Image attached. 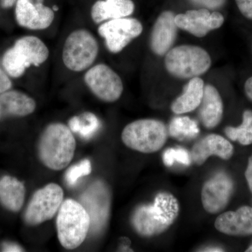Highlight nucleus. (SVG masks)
I'll list each match as a JSON object with an SVG mask.
<instances>
[{"mask_svg": "<svg viewBox=\"0 0 252 252\" xmlns=\"http://www.w3.org/2000/svg\"><path fill=\"white\" fill-rule=\"evenodd\" d=\"M178 200L169 192L158 193L152 205H142L132 216V225L142 236L158 235L166 231L180 215Z\"/></svg>", "mask_w": 252, "mask_h": 252, "instance_id": "nucleus-1", "label": "nucleus"}, {"mask_svg": "<svg viewBox=\"0 0 252 252\" xmlns=\"http://www.w3.org/2000/svg\"><path fill=\"white\" fill-rule=\"evenodd\" d=\"M75 149L76 140L70 128L61 123H54L41 134L38 150L44 165L59 171L70 163Z\"/></svg>", "mask_w": 252, "mask_h": 252, "instance_id": "nucleus-2", "label": "nucleus"}, {"mask_svg": "<svg viewBox=\"0 0 252 252\" xmlns=\"http://www.w3.org/2000/svg\"><path fill=\"white\" fill-rule=\"evenodd\" d=\"M50 51L40 38L24 36L4 53L2 67L9 77H22L31 67H39L49 59Z\"/></svg>", "mask_w": 252, "mask_h": 252, "instance_id": "nucleus-3", "label": "nucleus"}, {"mask_svg": "<svg viewBox=\"0 0 252 252\" xmlns=\"http://www.w3.org/2000/svg\"><path fill=\"white\" fill-rule=\"evenodd\" d=\"M56 225L61 245L67 250H74L80 246L87 237L91 218L81 203L67 199L60 207Z\"/></svg>", "mask_w": 252, "mask_h": 252, "instance_id": "nucleus-4", "label": "nucleus"}, {"mask_svg": "<svg viewBox=\"0 0 252 252\" xmlns=\"http://www.w3.org/2000/svg\"><path fill=\"white\" fill-rule=\"evenodd\" d=\"M99 50L98 41L90 31L86 28L74 30L63 44V64L71 72H84L94 65Z\"/></svg>", "mask_w": 252, "mask_h": 252, "instance_id": "nucleus-5", "label": "nucleus"}, {"mask_svg": "<svg viewBox=\"0 0 252 252\" xmlns=\"http://www.w3.org/2000/svg\"><path fill=\"white\" fill-rule=\"evenodd\" d=\"M166 126L155 119H140L127 124L122 134L123 142L132 150L144 154L155 153L166 143Z\"/></svg>", "mask_w": 252, "mask_h": 252, "instance_id": "nucleus-6", "label": "nucleus"}, {"mask_svg": "<svg viewBox=\"0 0 252 252\" xmlns=\"http://www.w3.org/2000/svg\"><path fill=\"white\" fill-rule=\"evenodd\" d=\"M211 64L210 54L197 46H176L165 54V67L167 72L180 79L199 77L209 70Z\"/></svg>", "mask_w": 252, "mask_h": 252, "instance_id": "nucleus-7", "label": "nucleus"}, {"mask_svg": "<svg viewBox=\"0 0 252 252\" xmlns=\"http://www.w3.org/2000/svg\"><path fill=\"white\" fill-rule=\"evenodd\" d=\"M84 81L91 92L103 102H116L124 92L122 78L104 63L94 64L87 69Z\"/></svg>", "mask_w": 252, "mask_h": 252, "instance_id": "nucleus-8", "label": "nucleus"}, {"mask_svg": "<svg viewBox=\"0 0 252 252\" xmlns=\"http://www.w3.org/2000/svg\"><path fill=\"white\" fill-rule=\"evenodd\" d=\"M143 26L140 21L133 18H120L109 20L99 24V35L104 39L109 52L119 54L132 40L141 35Z\"/></svg>", "mask_w": 252, "mask_h": 252, "instance_id": "nucleus-9", "label": "nucleus"}, {"mask_svg": "<svg viewBox=\"0 0 252 252\" xmlns=\"http://www.w3.org/2000/svg\"><path fill=\"white\" fill-rule=\"evenodd\" d=\"M80 201L90 216L91 233H101L110 215L112 195L109 187L102 181L94 182L81 195Z\"/></svg>", "mask_w": 252, "mask_h": 252, "instance_id": "nucleus-10", "label": "nucleus"}, {"mask_svg": "<svg viewBox=\"0 0 252 252\" xmlns=\"http://www.w3.org/2000/svg\"><path fill=\"white\" fill-rule=\"evenodd\" d=\"M63 189L51 183L36 190L25 213V220L30 225H37L51 220L63 203Z\"/></svg>", "mask_w": 252, "mask_h": 252, "instance_id": "nucleus-11", "label": "nucleus"}, {"mask_svg": "<svg viewBox=\"0 0 252 252\" xmlns=\"http://www.w3.org/2000/svg\"><path fill=\"white\" fill-rule=\"evenodd\" d=\"M234 185L231 178L220 172L204 184L201 190V201L205 211L212 215L220 213L228 205Z\"/></svg>", "mask_w": 252, "mask_h": 252, "instance_id": "nucleus-12", "label": "nucleus"}, {"mask_svg": "<svg viewBox=\"0 0 252 252\" xmlns=\"http://www.w3.org/2000/svg\"><path fill=\"white\" fill-rule=\"evenodd\" d=\"M175 21L180 29L197 37H203L210 32L221 27L224 17L218 11L210 12V10L200 9L176 15Z\"/></svg>", "mask_w": 252, "mask_h": 252, "instance_id": "nucleus-13", "label": "nucleus"}, {"mask_svg": "<svg viewBox=\"0 0 252 252\" xmlns=\"http://www.w3.org/2000/svg\"><path fill=\"white\" fill-rule=\"evenodd\" d=\"M15 5V17L21 27L31 31H44L54 23V11L44 3L16 0Z\"/></svg>", "mask_w": 252, "mask_h": 252, "instance_id": "nucleus-14", "label": "nucleus"}, {"mask_svg": "<svg viewBox=\"0 0 252 252\" xmlns=\"http://www.w3.org/2000/svg\"><path fill=\"white\" fill-rule=\"evenodd\" d=\"M175 18L171 11H163L158 17L149 39V45L154 54L164 56L171 49L178 31Z\"/></svg>", "mask_w": 252, "mask_h": 252, "instance_id": "nucleus-15", "label": "nucleus"}, {"mask_svg": "<svg viewBox=\"0 0 252 252\" xmlns=\"http://www.w3.org/2000/svg\"><path fill=\"white\" fill-rule=\"evenodd\" d=\"M233 152L234 149L229 141L217 134H210L194 144L190 159L197 165H202L212 156L228 160L233 156Z\"/></svg>", "mask_w": 252, "mask_h": 252, "instance_id": "nucleus-16", "label": "nucleus"}, {"mask_svg": "<svg viewBox=\"0 0 252 252\" xmlns=\"http://www.w3.org/2000/svg\"><path fill=\"white\" fill-rule=\"evenodd\" d=\"M215 226L220 233L232 236L252 235V207L243 206L236 211L221 214L215 220Z\"/></svg>", "mask_w": 252, "mask_h": 252, "instance_id": "nucleus-17", "label": "nucleus"}, {"mask_svg": "<svg viewBox=\"0 0 252 252\" xmlns=\"http://www.w3.org/2000/svg\"><path fill=\"white\" fill-rule=\"evenodd\" d=\"M36 107L35 100L21 91L9 90L0 94V120L10 117H27Z\"/></svg>", "mask_w": 252, "mask_h": 252, "instance_id": "nucleus-18", "label": "nucleus"}, {"mask_svg": "<svg viewBox=\"0 0 252 252\" xmlns=\"http://www.w3.org/2000/svg\"><path fill=\"white\" fill-rule=\"evenodd\" d=\"M132 0H97L91 9V18L95 24L115 19L129 17L135 11Z\"/></svg>", "mask_w": 252, "mask_h": 252, "instance_id": "nucleus-19", "label": "nucleus"}, {"mask_svg": "<svg viewBox=\"0 0 252 252\" xmlns=\"http://www.w3.org/2000/svg\"><path fill=\"white\" fill-rule=\"evenodd\" d=\"M199 107V117L206 128H214L220 124L223 114V101L215 86L210 84L205 86Z\"/></svg>", "mask_w": 252, "mask_h": 252, "instance_id": "nucleus-20", "label": "nucleus"}, {"mask_svg": "<svg viewBox=\"0 0 252 252\" xmlns=\"http://www.w3.org/2000/svg\"><path fill=\"white\" fill-rule=\"evenodd\" d=\"M205 84L200 77L190 79L185 86L183 94L172 104V112L176 114H183L193 112L198 108L203 97Z\"/></svg>", "mask_w": 252, "mask_h": 252, "instance_id": "nucleus-21", "label": "nucleus"}, {"mask_svg": "<svg viewBox=\"0 0 252 252\" xmlns=\"http://www.w3.org/2000/svg\"><path fill=\"white\" fill-rule=\"evenodd\" d=\"M26 188L14 177L4 176L0 180V202L7 210L18 212L24 203Z\"/></svg>", "mask_w": 252, "mask_h": 252, "instance_id": "nucleus-22", "label": "nucleus"}, {"mask_svg": "<svg viewBox=\"0 0 252 252\" xmlns=\"http://www.w3.org/2000/svg\"><path fill=\"white\" fill-rule=\"evenodd\" d=\"M168 133L179 140H190L196 137L199 129L196 122L190 118H175L169 126Z\"/></svg>", "mask_w": 252, "mask_h": 252, "instance_id": "nucleus-23", "label": "nucleus"}, {"mask_svg": "<svg viewBox=\"0 0 252 252\" xmlns=\"http://www.w3.org/2000/svg\"><path fill=\"white\" fill-rule=\"evenodd\" d=\"M225 133L232 141H238L243 145L252 144V111L246 110L243 113V121L239 127H225Z\"/></svg>", "mask_w": 252, "mask_h": 252, "instance_id": "nucleus-24", "label": "nucleus"}, {"mask_svg": "<svg viewBox=\"0 0 252 252\" xmlns=\"http://www.w3.org/2000/svg\"><path fill=\"white\" fill-rule=\"evenodd\" d=\"M98 119L90 112L85 113L81 117H74L69 122V128L74 132H78L83 138L89 139L99 128Z\"/></svg>", "mask_w": 252, "mask_h": 252, "instance_id": "nucleus-25", "label": "nucleus"}, {"mask_svg": "<svg viewBox=\"0 0 252 252\" xmlns=\"http://www.w3.org/2000/svg\"><path fill=\"white\" fill-rule=\"evenodd\" d=\"M162 160L167 167H171L175 162H180L185 165H189L192 162L190 154L183 148L167 149L162 156Z\"/></svg>", "mask_w": 252, "mask_h": 252, "instance_id": "nucleus-26", "label": "nucleus"}, {"mask_svg": "<svg viewBox=\"0 0 252 252\" xmlns=\"http://www.w3.org/2000/svg\"><path fill=\"white\" fill-rule=\"evenodd\" d=\"M91 172V163L90 160H82L77 165L72 166L66 173V181L68 185L72 187L77 183L81 177L90 175Z\"/></svg>", "mask_w": 252, "mask_h": 252, "instance_id": "nucleus-27", "label": "nucleus"}, {"mask_svg": "<svg viewBox=\"0 0 252 252\" xmlns=\"http://www.w3.org/2000/svg\"><path fill=\"white\" fill-rule=\"evenodd\" d=\"M189 1L201 9L217 10L223 7L227 0H189Z\"/></svg>", "mask_w": 252, "mask_h": 252, "instance_id": "nucleus-28", "label": "nucleus"}, {"mask_svg": "<svg viewBox=\"0 0 252 252\" xmlns=\"http://www.w3.org/2000/svg\"><path fill=\"white\" fill-rule=\"evenodd\" d=\"M239 11L245 18L252 20V0H235Z\"/></svg>", "mask_w": 252, "mask_h": 252, "instance_id": "nucleus-29", "label": "nucleus"}, {"mask_svg": "<svg viewBox=\"0 0 252 252\" xmlns=\"http://www.w3.org/2000/svg\"><path fill=\"white\" fill-rule=\"evenodd\" d=\"M12 86V82L4 68L0 65V94L9 91Z\"/></svg>", "mask_w": 252, "mask_h": 252, "instance_id": "nucleus-30", "label": "nucleus"}, {"mask_svg": "<svg viewBox=\"0 0 252 252\" xmlns=\"http://www.w3.org/2000/svg\"><path fill=\"white\" fill-rule=\"evenodd\" d=\"M245 177H246L249 187L252 193V157L249 160L248 167L245 172Z\"/></svg>", "mask_w": 252, "mask_h": 252, "instance_id": "nucleus-31", "label": "nucleus"}, {"mask_svg": "<svg viewBox=\"0 0 252 252\" xmlns=\"http://www.w3.org/2000/svg\"><path fill=\"white\" fill-rule=\"evenodd\" d=\"M3 251L8 252H23V249L14 243H4L3 245Z\"/></svg>", "mask_w": 252, "mask_h": 252, "instance_id": "nucleus-32", "label": "nucleus"}, {"mask_svg": "<svg viewBox=\"0 0 252 252\" xmlns=\"http://www.w3.org/2000/svg\"><path fill=\"white\" fill-rule=\"evenodd\" d=\"M245 91L247 96L252 100V77L249 78L245 82Z\"/></svg>", "mask_w": 252, "mask_h": 252, "instance_id": "nucleus-33", "label": "nucleus"}, {"mask_svg": "<svg viewBox=\"0 0 252 252\" xmlns=\"http://www.w3.org/2000/svg\"><path fill=\"white\" fill-rule=\"evenodd\" d=\"M16 0H0V4L4 9H9L16 4Z\"/></svg>", "mask_w": 252, "mask_h": 252, "instance_id": "nucleus-34", "label": "nucleus"}, {"mask_svg": "<svg viewBox=\"0 0 252 252\" xmlns=\"http://www.w3.org/2000/svg\"><path fill=\"white\" fill-rule=\"evenodd\" d=\"M203 252H223V250L218 248H210L205 249Z\"/></svg>", "mask_w": 252, "mask_h": 252, "instance_id": "nucleus-35", "label": "nucleus"}, {"mask_svg": "<svg viewBox=\"0 0 252 252\" xmlns=\"http://www.w3.org/2000/svg\"><path fill=\"white\" fill-rule=\"evenodd\" d=\"M34 3H44V0H30Z\"/></svg>", "mask_w": 252, "mask_h": 252, "instance_id": "nucleus-36", "label": "nucleus"}, {"mask_svg": "<svg viewBox=\"0 0 252 252\" xmlns=\"http://www.w3.org/2000/svg\"><path fill=\"white\" fill-rule=\"evenodd\" d=\"M246 252H252V245L248 249V250H246Z\"/></svg>", "mask_w": 252, "mask_h": 252, "instance_id": "nucleus-37", "label": "nucleus"}]
</instances>
